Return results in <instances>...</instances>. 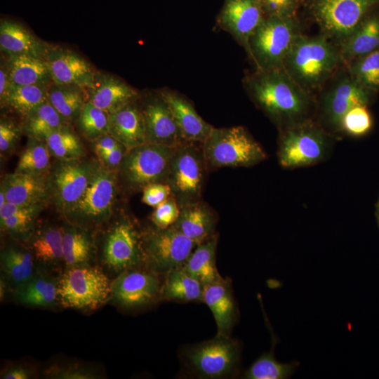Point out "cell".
Listing matches in <instances>:
<instances>
[{"instance_id": "obj_5", "label": "cell", "mask_w": 379, "mask_h": 379, "mask_svg": "<svg viewBox=\"0 0 379 379\" xmlns=\"http://www.w3.org/2000/svg\"><path fill=\"white\" fill-rule=\"evenodd\" d=\"M301 34L295 16L267 17L249 38L246 51L256 70L281 68L288 53Z\"/></svg>"}, {"instance_id": "obj_54", "label": "cell", "mask_w": 379, "mask_h": 379, "mask_svg": "<svg viewBox=\"0 0 379 379\" xmlns=\"http://www.w3.org/2000/svg\"><path fill=\"white\" fill-rule=\"evenodd\" d=\"M6 202L5 194L4 191L0 189V208L3 207Z\"/></svg>"}, {"instance_id": "obj_31", "label": "cell", "mask_w": 379, "mask_h": 379, "mask_svg": "<svg viewBox=\"0 0 379 379\" xmlns=\"http://www.w3.org/2000/svg\"><path fill=\"white\" fill-rule=\"evenodd\" d=\"M58 280L40 272H34L31 278L13 290L16 302L25 305L51 307L58 302Z\"/></svg>"}, {"instance_id": "obj_27", "label": "cell", "mask_w": 379, "mask_h": 379, "mask_svg": "<svg viewBox=\"0 0 379 379\" xmlns=\"http://www.w3.org/2000/svg\"><path fill=\"white\" fill-rule=\"evenodd\" d=\"M63 228V262L66 268L90 265L97 253L93 230L66 222Z\"/></svg>"}, {"instance_id": "obj_49", "label": "cell", "mask_w": 379, "mask_h": 379, "mask_svg": "<svg viewBox=\"0 0 379 379\" xmlns=\"http://www.w3.org/2000/svg\"><path fill=\"white\" fill-rule=\"evenodd\" d=\"M142 191V201L156 207L171 195V188L165 182H154L145 186Z\"/></svg>"}, {"instance_id": "obj_43", "label": "cell", "mask_w": 379, "mask_h": 379, "mask_svg": "<svg viewBox=\"0 0 379 379\" xmlns=\"http://www.w3.org/2000/svg\"><path fill=\"white\" fill-rule=\"evenodd\" d=\"M46 206H28L17 214L0 220L1 230L15 239L27 241L35 229L36 218Z\"/></svg>"}, {"instance_id": "obj_3", "label": "cell", "mask_w": 379, "mask_h": 379, "mask_svg": "<svg viewBox=\"0 0 379 379\" xmlns=\"http://www.w3.org/2000/svg\"><path fill=\"white\" fill-rule=\"evenodd\" d=\"M119 184L117 171L100 162L84 194L62 214L66 222L92 230L107 223L114 214Z\"/></svg>"}, {"instance_id": "obj_52", "label": "cell", "mask_w": 379, "mask_h": 379, "mask_svg": "<svg viewBox=\"0 0 379 379\" xmlns=\"http://www.w3.org/2000/svg\"><path fill=\"white\" fill-rule=\"evenodd\" d=\"M11 85L7 59L1 57L0 62V103L3 105Z\"/></svg>"}, {"instance_id": "obj_4", "label": "cell", "mask_w": 379, "mask_h": 379, "mask_svg": "<svg viewBox=\"0 0 379 379\" xmlns=\"http://www.w3.org/2000/svg\"><path fill=\"white\" fill-rule=\"evenodd\" d=\"M208 167H249L264 161L267 154L243 126L215 128L201 143Z\"/></svg>"}, {"instance_id": "obj_23", "label": "cell", "mask_w": 379, "mask_h": 379, "mask_svg": "<svg viewBox=\"0 0 379 379\" xmlns=\"http://www.w3.org/2000/svg\"><path fill=\"white\" fill-rule=\"evenodd\" d=\"M202 301L213 315L217 326L216 334L230 335L239 317L232 280L229 277H222L204 286Z\"/></svg>"}, {"instance_id": "obj_14", "label": "cell", "mask_w": 379, "mask_h": 379, "mask_svg": "<svg viewBox=\"0 0 379 379\" xmlns=\"http://www.w3.org/2000/svg\"><path fill=\"white\" fill-rule=\"evenodd\" d=\"M377 6L379 0H312L311 11L322 34L341 43Z\"/></svg>"}, {"instance_id": "obj_10", "label": "cell", "mask_w": 379, "mask_h": 379, "mask_svg": "<svg viewBox=\"0 0 379 379\" xmlns=\"http://www.w3.org/2000/svg\"><path fill=\"white\" fill-rule=\"evenodd\" d=\"M208 170L201 143L185 142L175 147L166 183L180 207L201 200Z\"/></svg>"}, {"instance_id": "obj_33", "label": "cell", "mask_w": 379, "mask_h": 379, "mask_svg": "<svg viewBox=\"0 0 379 379\" xmlns=\"http://www.w3.org/2000/svg\"><path fill=\"white\" fill-rule=\"evenodd\" d=\"M34 258L28 247L10 244L1 251L3 275L13 290L25 283L34 274Z\"/></svg>"}, {"instance_id": "obj_22", "label": "cell", "mask_w": 379, "mask_h": 379, "mask_svg": "<svg viewBox=\"0 0 379 379\" xmlns=\"http://www.w3.org/2000/svg\"><path fill=\"white\" fill-rule=\"evenodd\" d=\"M6 201L18 205H46L50 201L48 174L13 172L1 180Z\"/></svg>"}, {"instance_id": "obj_12", "label": "cell", "mask_w": 379, "mask_h": 379, "mask_svg": "<svg viewBox=\"0 0 379 379\" xmlns=\"http://www.w3.org/2000/svg\"><path fill=\"white\" fill-rule=\"evenodd\" d=\"M100 161L84 157L55 159L48 173L50 201L61 214L77 203L89 185Z\"/></svg>"}, {"instance_id": "obj_55", "label": "cell", "mask_w": 379, "mask_h": 379, "mask_svg": "<svg viewBox=\"0 0 379 379\" xmlns=\"http://www.w3.org/2000/svg\"><path fill=\"white\" fill-rule=\"evenodd\" d=\"M376 218H377V221L379 225V211H376Z\"/></svg>"}, {"instance_id": "obj_16", "label": "cell", "mask_w": 379, "mask_h": 379, "mask_svg": "<svg viewBox=\"0 0 379 379\" xmlns=\"http://www.w3.org/2000/svg\"><path fill=\"white\" fill-rule=\"evenodd\" d=\"M140 102L143 113L147 143L175 147L184 140L172 112L158 90L141 94Z\"/></svg>"}, {"instance_id": "obj_18", "label": "cell", "mask_w": 379, "mask_h": 379, "mask_svg": "<svg viewBox=\"0 0 379 379\" xmlns=\"http://www.w3.org/2000/svg\"><path fill=\"white\" fill-rule=\"evenodd\" d=\"M374 94L363 87L350 74L341 78L322 98V109L327 121L340 128L343 116L357 106H368Z\"/></svg>"}, {"instance_id": "obj_24", "label": "cell", "mask_w": 379, "mask_h": 379, "mask_svg": "<svg viewBox=\"0 0 379 379\" xmlns=\"http://www.w3.org/2000/svg\"><path fill=\"white\" fill-rule=\"evenodd\" d=\"M108 133L127 150L147 143L140 99L109 114Z\"/></svg>"}, {"instance_id": "obj_34", "label": "cell", "mask_w": 379, "mask_h": 379, "mask_svg": "<svg viewBox=\"0 0 379 379\" xmlns=\"http://www.w3.org/2000/svg\"><path fill=\"white\" fill-rule=\"evenodd\" d=\"M161 283V300L175 302H203L204 285L182 268L164 274Z\"/></svg>"}, {"instance_id": "obj_45", "label": "cell", "mask_w": 379, "mask_h": 379, "mask_svg": "<svg viewBox=\"0 0 379 379\" xmlns=\"http://www.w3.org/2000/svg\"><path fill=\"white\" fill-rule=\"evenodd\" d=\"M180 207L175 198L171 195L167 199L154 207L150 220L153 226L165 229L173 226L176 222Z\"/></svg>"}, {"instance_id": "obj_50", "label": "cell", "mask_w": 379, "mask_h": 379, "mask_svg": "<svg viewBox=\"0 0 379 379\" xmlns=\"http://www.w3.org/2000/svg\"><path fill=\"white\" fill-rule=\"evenodd\" d=\"M126 152L127 149L121 145L115 149L98 156V157L102 165L117 171Z\"/></svg>"}, {"instance_id": "obj_26", "label": "cell", "mask_w": 379, "mask_h": 379, "mask_svg": "<svg viewBox=\"0 0 379 379\" xmlns=\"http://www.w3.org/2000/svg\"><path fill=\"white\" fill-rule=\"evenodd\" d=\"M217 217L201 200L180 206L174 227L185 236L199 244L215 234Z\"/></svg>"}, {"instance_id": "obj_37", "label": "cell", "mask_w": 379, "mask_h": 379, "mask_svg": "<svg viewBox=\"0 0 379 379\" xmlns=\"http://www.w3.org/2000/svg\"><path fill=\"white\" fill-rule=\"evenodd\" d=\"M48 86L11 84L1 107L10 108L23 119L48 100Z\"/></svg>"}, {"instance_id": "obj_28", "label": "cell", "mask_w": 379, "mask_h": 379, "mask_svg": "<svg viewBox=\"0 0 379 379\" xmlns=\"http://www.w3.org/2000/svg\"><path fill=\"white\" fill-rule=\"evenodd\" d=\"M373 8L340 43L341 58L352 60L379 48V10Z\"/></svg>"}, {"instance_id": "obj_51", "label": "cell", "mask_w": 379, "mask_h": 379, "mask_svg": "<svg viewBox=\"0 0 379 379\" xmlns=\"http://www.w3.org/2000/svg\"><path fill=\"white\" fill-rule=\"evenodd\" d=\"M93 151L97 156L115 149L122 144L109 133H106L93 141Z\"/></svg>"}, {"instance_id": "obj_7", "label": "cell", "mask_w": 379, "mask_h": 379, "mask_svg": "<svg viewBox=\"0 0 379 379\" xmlns=\"http://www.w3.org/2000/svg\"><path fill=\"white\" fill-rule=\"evenodd\" d=\"M58 279V302L65 308L95 310L111 299L112 281L99 266L66 268Z\"/></svg>"}, {"instance_id": "obj_56", "label": "cell", "mask_w": 379, "mask_h": 379, "mask_svg": "<svg viewBox=\"0 0 379 379\" xmlns=\"http://www.w3.org/2000/svg\"><path fill=\"white\" fill-rule=\"evenodd\" d=\"M376 211H379V198H378L377 204H376Z\"/></svg>"}, {"instance_id": "obj_13", "label": "cell", "mask_w": 379, "mask_h": 379, "mask_svg": "<svg viewBox=\"0 0 379 379\" xmlns=\"http://www.w3.org/2000/svg\"><path fill=\"white\" fill-rule=\"evenodd\" d=\"M145 267L161 275L182 268L198 244L174 226L142 231Z\"/></svg>"}, {"instance_id": "obj_21", "label": "cell", "mask_w": 379, "mask_h": 379, "mask_svg": "<svg viewBox=\"0 0 379 379\" xmlns=\"http://www.w3.org/2000/svg\"><path fill=\"white\" fill-rule=\"evenodd\" d=\"M158 91L168 104L184 140L203 143L213 126L201 118L193 103L183 94L169 88Z\"/></svg>"}, {"instance_id": "obj_17", "label": "cell", "mask_w": 379, "mask_h": 379, "mask_svg": "<svg viewBox=\"0 0 379 379\" xmlns=\"http://www.w3.org/2000/svg\"><path fill=\"white\" fill-rule=\"evenodd\" d=\"M265 18L258 0H225L216 23L246 51L249 38Z\"/></svg>"}, {"instance_id": "obj_11", "label": "cell", "mask_w": 379, "mask_h": 379, "mask_svg": "<svg viewBox=\"0 0 379 379\" xmlns=\"http://www.w3.org/2000/svg\"><path fill=\"white\" fill-rule=\"evenodd\" d=\"M330 138L319 126L301 121L288 126L281 135L277 152L280 165L286 168L311 166L323 161Z\"/></svg>"}, {"instance_id": "obj_29", "label": "cell", "mask_w": 379, "mask_h": 379, "mask_svg": "<svg viewBox=\"0 0 379 379\" xmlns=\"http://www.w3.org/2000/svg\"><path fill=\"white\" fill-rule=\"evenodd\" d=\"M27 241L35 262L48 267L64 263L62 227L45 224L34 229Z\"/></svg>"}, {"instance_id": "obj_42", "label": "cell", "mask_w": 379, "mask_h": 379, "mask_svg": "<svg viewBox=\"0 0 379 379\" xmlns=\"http://www.w3.org/2000/svg\"><path fill=\"white\" fill-rule=\"evenodd\" d=\"M76 123L81 134L93 142L108 133L109 114L87 100Z\"/></svg>"}, {"instance_id": "obj_19", "label": "cell", "mask_w": 379, "mask_h": 379, "mask_svg": "<svg viewBox=\"0 0 379 379\" xmlns=\"http://www.w3.org/2000/svg\"><path fill=\"white\" fill-rule=\"evenodd\" d=\"M45 60L54 84L74 85L85 89L93 81L95 71L84 58L74 51L50 45Z\"/></svg>"}, {"instance_id": "obj_35", "label": "cell", "mask_w": 379, "mask_h": 379, "mask_svg": "<svg viewBox=\"0 0 379 379\" xmlns=\"http://www.w3.org/2000/svg\"><path fill=\"white\" fill-rule=\"evenodd\" d=\"M48 100L58 113L70 124L77 120L87 102L85 89L74 85L52 82L48 88Z\"/></svg>"}, {"instance_id": "obj_6", "label": "cell", "mask_w": 379, "mask_h": 379, "mask_svg": "<svg viewBox=\"0 0 379 379\" xmlns=\"http://www.w3.org/2000/svg\"><path fill=\"white\" fill-rule=\"evenodd\" d=\"M241 347L230 335H218L199 343L185 347L183 365L192 375L204 379L230 378L239 365Z\"/></svg>"}, {"instance_id": "obj_44", "label": "cell", "mask_w": 379, "mask_h": 379, "mask_svg": "<svg viewBox=\"0 0 379 379\" xmlns=\"http://www.w3.org/2000/svg\"><path fill=\"white\" fill-rule=\"evenodd\" d=\"M373 126L371 115L367 106H357L350 109L343 117L340 128L355 137L367 134Z\"/></svg>"}, {"instance_id": "obj_47", "label": "cell", "mask_w": 379, "mask_h": 379, "mask_svg": "<svg viewBox=\"0 0 379 379\" xmlns=\"http://www.w3.org/2000/svg\"><path fill=\"white\" fill-rule=\"evenodd\" d=\"M46 376L57 379H94L97 375L81 365H53L45 372Z\"/></svg>"}, {"instance_id": "obj_38", "label": "cell", "mask_w": 379, "mask_h": 379, "mask_svg": "<svg viewBox=\"0 0 379 379\" xmlns=\"http://www.w3.org/2000/svg\"><path fill=\"white\" fill-rule=\"evenodd\" d=\"M51 156L55 159H77L85 157V148L70 124L50 133L45 140Z\"/></svg>"}, {"instance_id": "obj_30", "label": "cell", "mask_w": 379, "mask_h": 379, "mask_svg": "<svg viewBox=\"0 0 379 379\" xmlns=\"http://www.w3.org/2000/svg\"><path fill=\"white\" fill-rule=\"evenodd\" d=\"M217 246L218 235L215 234L198 244L182 267L204 286L222 278L216 265Z\"/></svg>"}, {"instance_id": "obj_2", "label": "cell", "mask_w": 379, "mask_h": 379, "mask_svg": "<svg viewBox=\"0 0 379 379\" xmlns=\"http://www.w3.org/2000/svg\"><path fill=\"white\" fill-rule=\"evenodd\" d=\"M340 53L323 34H301L294 42L282 68L305 91L321 86L335 71Z\"/></svg>"}, {"instance_id": "obj_32", "label": "cell", "mask_w": 379, "mask_h": 379, "mask_svg": "<svg viewBox=\"0 0 379 379\" xmlns=\"http://www.w3.org/2000/svg\"><path fill=\"white\" fill-rule=\"evenodd\" d=\"M12 85H49L53 82L45 58L29 55L7 56Z\"/></svg>"}, {"instance_id": "obj_39", "label": "cell", "mask_w": 379, "mask_h": 379, "mask_svg": "<svg viewBox=\"0 0 379 379\" xmlns=\"http://www.w3.org/2000/svg\"><path fill=\"white\" fill-rule=\"evenodd\" d=\"M51 154L45 140L28 138L15 172L48 174L51 166Z\"/></svg>"}, {"instance_id": "obj_36", "label": "cell", "mask_w": 379, "mask_h": 379, "mask_svg": "<svg viewBox=\"0 0 379 379\" xmlns=\"http://www.w3.org/2000/svg\"><path fill=\"white\" fill-rule=\"evenodd\" d=\"M69 124L47 100L23 118L22 130L27 138L45 140L54 131Z\"/></svg>"}, {"instance_id": "obj_48", "label": "cell", "mask_w": 379, "mask_h": 379, "mask_svg": "<svg viewBox=\"0 0 379 379\" xmlns=\"http://www.w3.org/2000/svg\"><path fill=\"white\" fill-rule=\"evenodd\" d=\"M267 17H295L298 0H258Z\"/></svg>"}, {"instance_id": "obj_25", "label": "cell", "mask_w": 379, "mask_h": 379, "mask_svg": "<svg viewBox=\"0 0 379 379\" xmlns=\"http://www.w3.org/2000/svg\"><path fill=\"white\" fill-rule=\"evenodd\" d=\"M49 46L22 24L8 19L1 20L0 49L7 56L29 55L45 58Z\"/></svg>"}, {"instance_id": "obj_9", "label": "cell", "mask_w": 379, "mask_h": 379, "mask_svg": "<svg viewBox=\"0 0 379 379\" xmlns=\"http://www.w3.org/2000/svg\"><path fill=\"white\" fill-rule=\"evenodd\" d=\"M175 147L145 143L127 150L117 169L119 181L131 192L166 182Z\"/></svg>"}, {"instance_id": "obj_1", "label": "cell", "mask_w": 379, "mask_h": 379, "mask_svg": "<svg viewBox=\"0 0 379 379\" xmlns=\"http://www.w3.org/2000/svg\"><path fill=\"white\" fill-rule=\"evenodd\" d=\"M252 100L275 123L285 127L303 121L311 105L307 92L281 67L256 70L243 81Z\"/></svg>"}, {"instance_id": "obj_41", "label": "cell", "mask_w": 379, "mask_h": 379, "mask_svg": "<svg viewBox=\"0 0 379 379\" xmlns=\"http://www.w3.org/2000/svg\"><path fill=\"white\" fill-rule=\"evenodd\" d=\"M349 74L370 92H378L379 48L350 62Z\"/></svg>"}, {"instance_id": "obj_8", "label": "cell", "mask_w": 379, "mask_h": 379, "mask_svg": "<svg viewBox=\"0 0 379 379\" xmlns=\"http://www.w3.org/2000/svg\"><path fill=\"white\" fill-rule=\"evenodd\" d=\"M100 259L105 269L117 276L145 267L142 231L131 218L119 216L107 228L101 240Z\"/></svg>"}, {"instance_id": "obj_15", "label": "cell", "mask_w": 379, "mask_h": 379, "mask_svg": "<svg viewBox=\"0 0 379 379\" xmlns=\"http://www.w3.org/2000/svg\"><path fill=\"white\" fill-rule=\"evenodd\" d=\"M159 274L145 267L127 270L112 281L111 300L125 310L149 306L161 300Z\"/></svg>"}, {"instance_id": "obj_20", "label": "cell", "mask_w": 379, "mask_h": 379, "mask_svg": "<svg viewBox=\"0 0 379 379\" xmlns=\"http://www.w3.org/2000/svg\"><path fill=\"white\" fill-rule=\"evenodd\" d=\"M85 91L88 101L109 114L138 100L141 96L125 81L100 72H95L92 84Z\"/></svg>"}, {"instance_id": "obj_46", "label": "cell", "mask_w": 379, "mask_h": 379, "mask_svg": "<svg viewBox=\"0 0 379 379\" xmlns=\"http://www.w3.org/2000/svg\"><path fill=\"white\" fill-rule=\"evenodd\" d=\"M23 133L21 126L11 119L1 117L0 119L1 154H9L16 147Z\"/></svg>"}, {"instance_id": "obj_53", "label": "cell", "mask_w": 379, "mask_h": 379, "mask_svg": "<svg viewBox=\"0 0 379 379\" xmlns=\"http://www.w3.org/2000/svg\"><path fill=\"white\" fill-rule=\"evenodd\" d=\"M1 376L4 379H28L31 373L27 368L17 365L8 368Z\"/></svg>"}, {"instance_id": "obj_40", "label": "cell", "mask_w": 379, "mask_h": 379, "mask_svg": "<svg viewBox=\"0 0 379 379\" xmlns=\"http://www.w3.org/2000/svg\"><path fill=\"white\" fill-rule=\"evenodd\" d=\"M297 366L296 363L279 362L272 352L264 353L244 373L246 379H284L291 375Z\"/></svg>"}]
</instances>
